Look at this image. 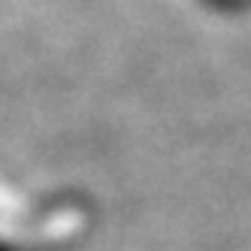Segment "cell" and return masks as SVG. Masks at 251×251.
I'll use <instances>...</instances> for the list:
<instances>
[{"label":"cell","instance_id":"1","mask_svg":"<svg viewBox=\"0 0 251 251\" xmlns=\"http://www.w3.org/2000/svg\"><path fill=\"white\" fill-rule=\"evenodd\" d=\"M58 239H33V236H15L0 230V251H58Z\"/></svg>","mask_w":251,"mask_h":251}]
</instances>
